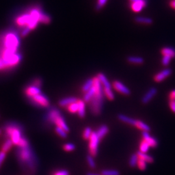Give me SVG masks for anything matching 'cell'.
I'll use <instances>...</instances> for the list:
<instances>
[{"mask_svg":"<svg viewBox=\"0 0 175 175\" xmlns=\"http://www.w3.org/2000/svg\"><path fill=\"white\" fill-rule=\"evenodd\" d=\"M31 29L29 28L28 27H25V28L23 29L22 31V33H21V35L22 36V37H25V36H27V34H28L29 33H30V31H31Z\"/></svg>","mask_w":175,"mask_h":175,"instance_id":"f35d334b","label":"cell"},{"mask_svg":"<svg viewBox=\"0 0 175 175\" xmlns=\"http://www.w3.org/2000/svg\"><path fill=\"white\" fill-rule=\"evenodd\" d=\"M102 175H120V173L115 169L104 170L102 171Z\"/></svg>","mask_w":175,"mask_h":175,"instance_id":"4dcf8cb0","label":"cell"},{"mask_svg":"<svg viewBox=\"0 0 175 175\" xmlns=\"http://www.w3.org/2000/svg\"><path fill=\"white\" fill-rule=\"evenodd\" d=\"M108 131H109L108 127L105 125H103L99 127L97 131H96V133L97 134L98 137L100 139H102L106 136L107 133L108 132Z\"/></svg>","mask_w":175,"mask_h":175,"instance_id":"ffe728a7","label":"cell"},{"mask_svg":"<svg viewBox=\"0 0 175 175\" xmlns=\"http://www.w3.org/2000/svg\"><path fill=\"white\" fill-rule=\"evenodd\" d=\"M93 85V79H88V80L86 81V82L84 84V85L82 86V90L83 92H87L91 87H92Z\"/></svg>","mask_w":175,"mask_h":175,"instance_id":"d4e9b609","label":"cell"},{"mask_svg":"<svg viewBox=\"0 0 175 175\" xmlns=\"http://www.w3.org/2000/svg\"><path fill=\"white\" fill-rule=\"evenodd\" d=\"M169 5L171 6V7L173 8V9H175V0H173V1H171L169 3Z\"/></svg>","mask_w":175,"mask_h":175,"instance_id":"ee69618b","label":"cell"},{"mask_svg":"<svg viewBox=\"0 0 175 175\" xmlns=\"http://www.w3.org/2000/svg\"><path fill=\"white\" fill-rule=\"evenodd\" d=\"M77 101H78L77 99H76L74 97H70L62 99L61 100L59 101L58 104L62 107H66L67 106H69L70 105L72 104V103L76 102Z\"/></svg>","mask_w":175,"mask_h":175,"instance_id":"9a60e30c","label":"cell"},{"mask_svg":"<svg viewBox=\"0 0 175 175\" xmlns=\"http://www.w3.org/2000/svg\"><path fill=\"white\" fill-rule=\"evenodd\" d=\"M29 99L37 106H41L43 107V108H47V107L49 106L50 103L49 99L42 93L29 97Z\"/></svg>","mask_w":175,"mask_h":175,"instance_id":"ba28073f","label":"cell"},{"mask_svg":"<svg viewBox=\"0 0 175 175\" xmlns=\"http://www.w3.org/2000/svg\"><path fill=\"white\" fill-rule=\"evenodd\" d=\"M103 92H104V95L109 99V100L110 101L114 100L115 98V95L112 90V88L103 87Z\"/></svg>","mask_w":175,"mask_h":175,"instance_id":"cb8c5ba5","label":"cell"},{"mask_svg":"<svg viewBox=\"0 0 175 175\" xmlns=\"http://www.w3.org/2000/svg\"><path fill=\"white\" fill-rule=\"evenodd\" d=\"M95 92V86L93 85L92 87H91V88L87 91V92L85 93L84 95V98H83L84 99V101L88 103L89 101L91 100V99L93 96Z\"/></svg>","mask_w":175,"mask_h":175,"instance_id":"603a6c76","label":"cell"},{"mask_svg":"<svg viewBox=\"0 0 175 175\" xmlns=\"http://www.w3.org/2000/svg\"><path fill=\"white\" fill-rule=\"evenodd\" d=\"M77 102L79 105V108H78V112H77L79 116L81 118L85 117L86 115L85 102L82 100H78Z\"/></svg>","mask_w":175,"mask_h":175,"instance_id":"ac0fdd59","label":"cell"},{"mask_svg":"<svg viewBox=\"0 0 175 175\" xmlns=\"http://www.w3.org/2000/svg\"><path fill=\"white\" fill-rule=\"evenodd\" d=\"M171 58L169 57H168V56H163V58L162 59V65L163 66H168L170 62H171Z\"/></svg>","mask_w":175,"mask_h":175,"instance_id":"e575fe53","label":"cell"},{"mask_svg":"<svg viewBox=\"0 0 175 175\" xmlns=\"http://www.w3.org/2000/svg\"><path fill=\"white\" fill-rule=\"evenodd\" d=\"M86 175H102V174H97V173H87Z\"/></svg>","mask_w":175,"mask_h":175,"instance_id":"f6af8a7d","label":"cell"},{"mask_svg":"<svg viewBox=\"0 0 175 175\" xmlns=\"http://www.w3.org/2000/svg\"><path fill=\"white\" fill-rule=\"evenodd\" d=\"M130 8L134 13H140L146 7L148 0H130Z\"/></svg>","mask_w":175,"mask_h":175,"instance_id":"9c48e42d","label":"cell"},{"mask_svg":"<svg viewBox=\"0 0 175 175\" xmlns=\"http://www.w3.org/2000/svg\"><path fill=\"white\" fill-rule=\"evenodd\" d=\"M117 117L121 121L126 123L127 124H129L130 125L136 126L138 129H140L143 131H145V132H149L150 130V127L148 125L146 124L145 122L142 121L136 120V119L131 118L123 114H119L117 116Z\"/></svg>","mask_w":175,"mask_h":175,"instance_id":"8992f818","label":"cell"},{"mask_svg":"<svg viewBox=\"0 0 175 175\" xmlns=\"http://www.w3.org/2000/svg\"><path fill=\"white\" fill-rule=\"evenodd\" d=\"M3 47L17 52L19 47V36L14 31H10L3 36Z\"/></svg>","mask_w":175,"mask_h":175,"instance_id":"277c9868","label":"cell"},{"mask_svg":"<svg viewBox=\"0 0 175 175\" xmlns=\"http://www.w3.org/2000/svg\"><path fill=\"white\" fill-rule=\"evenodd\" d=\"M42 84V79H40V78L35 79L34 80V81H33V86H35L38 87V88L41 87Z\"/></svg>","mask_w":175,"mask_h":175,"instance_id":"74e56055","label":"cell"},{"mask_svg":"<svg viewBox=\"0 0 175 175\" xmlns=\"http://www.w3.org/2000/svg\"><path fill=\"white\" fill-rule=\"evenodd\" d=\"M45 118L46 121L53 123V124L57 125V126L61 127L62 129H64L67 132H68L70 131L69 126H67L64 119L62 114L58 109L55 108H50L46 114Z\"/></svg>","mask_w":175,"mask_h":175,"instance_id":"5b68a950","label":"cell"},{"mask_svg":"<svg viewBox=\"0 0 175 175\" xmlns=\"http://www.w3.org/2000/svg\"><path fill=\"white\" fill-rule=\"evenodd\" d=\"M75 149V146L73 144L68 143L64 145V149L66 151H72Z\"/></svg>","mask_w":175,"mask_h":175,"instance_id":"8d00e7d4","label":"cell"},{"mask_svg":"<svg viewBox=\"0 0 175 175\" xmlns=\"http://www.w3.org/2000/svg\"><path fill=\"white\" fill-rule=\"evenodd\" d=\"M1 134H2V130L1 129H0V135H1Z\"/></svg>","mask_w":175,"mask_h":175,"instance_id":"bcb514c9","label":"cell"},{"mask_svg":"<svg viewBox=\"0 0 175 175\" xmlns=\"http://www.w3.org/2000/svg\"><path fill=\"white\" fill-rule=\"evenodd\" d=\"M55 130H56V132H57V133L60 136H61V138H67V132L66 131L64 130V129H62L61 127H60V126H57V127L56 128H55Z\"/></svg>","mask_w":175,"mask_h":175,"instance_id":"f546056e","label":"cell"},{"mask_svg":"<svg viewBox=\"0 0 175 175\" xmlns=\"http://www.w3.org/2000/svg\"><path fill=\"white\" fill-rule=\"evenodd\" d=\"M54 175H69V172L66 170H61L57 171L54 174Z\"/></svg>","mask_w":175,"mask_h":175,"instance_id":"b9f144b4","label":"cell"},{"mask_svg":"<svg viewBox=\"0 0 175 175\" xmlns=\"http://www.w3.org/2000/svg\"><path fill=\"white\" fill-rule=\"evenodd\" d=\"M169 105L171 110L175 114V100H169Z\"/></svg>","mask_w":175,"mask_h":175,"instance_id":"ab89813d","label":"cell"},{"mask_svg":"<svg viewBox=\"0 0 175 175\" xmlns=\"http://www.w3.org/2000/svg\"><path fill=\"white\" fill-rule=\"evenodd\" d=\"M78 108H79V105L78 102H73L72 104L70 105L69 106H67V110H69V112L71 113L75 114L78 112Z\"/></svg>","mask_w":175,"mask_h":175,"instance_id":"83f0119b","label":"cell"},{"mask_svg":"<svg viewBox=\"0 0 175 175\" xmlns=\"http://www.w3.org/2000/svg\"><path fill=\"white\" fill-rule=\"evenodd\" d=\"M157 92L158 90L156 88L151 87L141 98V102L144 105L148 104V103L154 98L155 95H156Z\"/></svg>","mask_w":175,"mask_h":175,"instance_id":"7c38bea8","label":"cell"},{"mask_svg":"<svg viewBox=\"0 0 175 175\" xmlns=\"http://www.w3.org/2000/svg\"><path fill=\"white\" fill-rule=\"evenodd\" d=\"M137 165L138 167V168L140 169V170L144 171V170L146 169L147 167V163L145 161L141 160V159L139 158V160L138 162Z\"/></svg>","mask_w":175,"mask_h":175,"instance_id":"d6a6232c","label":"cell"},{"mask_svg":"<svg viewBox=\"0 0 175 175\" xmlns=\"http://www.w3.org/2000/svg\"><path fill=\"white\" fill-rule=\"evenodd\" d=\"M150 148V146L149 145L147 144V143L144 140L141 142V144L140 146V152L141 153H146L147 151L149 150Z\"/></svg>","mask_w":175,"mask_h":175,"instance_id":"f1b7e54d","label":"cell"},{"mask_svg":"<svg viewBox=\"0 0 175 175\" xmlns=\"http://www.w3.org/2000/svg\"><path fill=\"white\" fill-rule=\"evenodd\" d=\"M98 79H99V81L101 82L102 85L103 86L104 88H112V86H111V84L110 82L108 81V79H107L106 77L105 76V74H103L102 73H99L97 76Z\"/></svg>","mask_w":175,"mask_h":175,"instance_id":"d6986e66","label":"cell"},{"mask_svg":"<svg viewBox=\"0 0 175 175\" xmlns=\"http://www.w3.org/2000/svg\"><path fill=\"white\" fill-rule=\"evenodd\" d=\"M93 156H91V155H88L87 156V161L88 163V165L91 169H95V167H96V164H95V162L94 161V159L93 158Z\"/></svg>","mask_w":175,"mask_h":175,"instance_id":"1f68e13d","label":"cell"},{"mask_svg":"<svg viewBox=\"0 0 175 175\" xmlns=\"http://www.w3.org/2000/svg\"><path fill=\"white\" fill-rule=\"evenodd\" d=\"M100 140L96 132H92L89 139V152L92 156H96L98 153V147Z\"/></svg>","mask_w":175,"mask_h":175,"instance_id":"52a82bcc","label":"cell"},{"mask_svg":"<svg viewBox=\"0 0 175 175\" xmlns=\"http://www.w3.org/2000/svg\"><path fill=\"white\" fill-rule=\"evenodd\" d=\"M139 160V157L137 154H132V156L130 158L129 160V165L131 168H134L138 164V162Z\"/></svg>","mask_w":175,"mask_h":175,"instance_id":"4316f807","label":"cell"},{"mask_svg":"<svg viewBox=\"0 0 175 175\" xmlns=\"http://www.w3.org/2000/svg\"><path fill=\"white\" fill-rule=\"evenodd\" d=\"M172 72L173 71L171 68H165L154 75L153 77L154 81L156 82H161L169 77Z\"/></svg>","mask_w":175,"mask_h":175,"instance_id":"30bf717a","label":"cell"},{"mask_svg":"<svg viewBox=\"0 0 175 175\" xmlns=\"http://www.w3.org/2000/svg\"><path fill=\"white\" fill-rule=\"evenodd\" d=\"M112 86L117 91L123 95H129L130 94V90L129 89V88H127L124 84H123L121 81H114L112 83Z\"/></svg>","mask_w":175,"mask_h":175,"instance_id":"8fae6325","label":"cell"},{"mask_svg":"<svg viewBox=\"0 0 175 175\" xmlns=\"http://www.w3.org/2000/svg\"><path fill=\"white\" fill-rule=\"evenodd\" d=\"M142 136L145 140L150 146V147H156L158 146V141L154 138L150 136L149 132H145L143 131Z\"/></svg>","mask_w":175,"mask_h":175,"instance_id":"4fadbf2b","label":"cell"},{"mask_svg":"<svg viewBox=\"0 0 175 175\" xmlns=\"http://www.w3.org/2000/svg\"><path fill=\"white\" fill-rule=\"evenodd\" d=\"M127 61L131 64H142L144 62V59L141 57H135V56H130L127 58Z\"/></svg>","mask_w":175,"mask_h":175,"instance_id":"44dd1931","label":"cell"},{"mask_svg":"<svg viewBox=\"0 0 175 175\" xmlns=\"http://www.w3.org/2000/svg\"><path fill=\"white\" fill-rule=\"evenodd\" d=\"M169 100H175V89L170 91L169 94Z\"/></svg>","mask_w":175,"mask_h":175,"instance_id":"7bdbcfd3","label":"cell"},{"mask_svg":"<svg viewBox=\"0 0 175 175\" xmlns=\"http://www.w3.org/2000/svg\"><path fill=\"white\" fill-rule=\"evenodd\" d=\"M93 80L95 92L92 98L89 101L88 105L91 112L95 116H98L102 112L104 92H103L102 85L98 77H93Z\"/></svg>","mask_w":175,"mask_h":175,"instance_id":"7a4b0ae2","label":"cell"},{"mask_svg":"<svg viewBox=\"0 0 175 175\" xmlns=\"http://www.w3.org/2000/svg\"><path fill=\"white\" fill-rule=\"evenodd\" d=\"M4 129L5 131L6 136L10 139L13 144L18 145L21 139L23 136V128L19 123L10 121L6 123Z\"/></svg>","mask_w":175,"mask_h":175,"instance_id":"3957f363","label":"cell"},{"mask_svg":"<svg viewBox=\"0 0 175 175\" xmlns=\"http://www.w3.org/2000/svg\"><path fill=\"white\" fill-rule=\"evenodd\" d=\"M25 93L27 96L29 98L34 96L35 95L40 93L41 90L40 89V88L32 85L26 88L25 90Z\"/></svg>","mask_w":175,"mask_h":175,"instance_id":"5bb4252c","label":"cell"},{"mask_svg":"<svg viewBox=\"0 0 175 175\" xmlns=\"http://www.w3.org/2000/svg\"><path fill=\"white\" fill-rule=\"evenodd\" d=\"M16 156L22 168L26 171L34 173L38 168V159L30 145L18 147Z\"/></svg>","mask_w":175,"mask_h":175,"instance_id":"6da1fadb","label":"cell"},{"mask_svg":"<svg viewBox=\"0 0 175 175\" xmlns=\"http://www.w3.org/2000/svg\"><path fill=\"white\" fill-rule=\"evenodd\" d=\"M13 141H11L10 139L9 138H8L7 140L5 141V143H4V144L2 146V151H3V152H5V153H7L9 151L10 148L12 147V146H13Z\"/></svg>","mask_w":175,"mask_h":175,"instance_id":"484cf974","label":"cell"},{"mask_svg":"<svg viewBox=\"0 0 175 175\" xmlns=\"http://www.w3.org/2000/svg\"><path fill=\"white\" fill-rule=\"evenodd\" d=\"M107 1H108V0H98L97 4L96 5V10H101L102 8L106 5Z\"/></svg>","mask_w":175,"mask_h":175,"instance_id":"d590c367","label":"cell"},{"mask_svg":"<svg viewBox=\"0 0 175 175\" xmlns=\"http://www.w3.org/2000/svg\"><path fill=\"white\" fill-rule=\"evenodd\" d=\"M136 154H138L139 158L145 161L147 163H153L154 162V158L151 156H150V155L147 154L146 153H144L140 152V151H138Z\"/></svg>","mask_w":175,"mask_h":175,"instance_id":"7402d4cb","label":"cell"},{"mask_svg":"<svg viewBox=\"0 0 175 175\" xmlns=\"http://www.w3.org/2000/svg\"><path fill=\"white\" fill-rule=\"evenodd\" d=\"M163 56H168L171 58H175V49L171 47H164L161 49Z\"/></svg>","mask_w":175,"mask_h":175,"instance_id":"2e32d148","label":"cell"},{"mask_svg":"<svg viewBox=\"0 0 175 175\" xmlns=\"http://www.w3.org/2000/svg\"><path fill=\"white\" fill-rule=\"evenodd\" d=\"M134 21L138 23H141V24H147L150 25L152 24L153 20L151 18L145 17V16H136L134 18Z\"/></svg>","mask_w":175,"mask_h":175,"instance_id":"e0dca14e","label":"cell"},{"mask_svg":"<svg viewBox=\"0 0 175 175\" xmlns=\"http://www.w3.org/2000/svg\"><path fill=\"white\" fill-rule=\"evenodd\" d=\"M91 133H92V131H91L90 127H86L84 131V133H83V138H84L85 140H89L91 135Z\"/></svg>","mask_w":175,"mask_h":175,"instance_id":"836d02e7","label":"cell"},{"mask_svg":"<svg viewBox=\"0 0 175 175\" xmlns=\"http://www.w3.org/2000/svg\"><path fill=\"white\" fill-rule=\"evenodd\" d=\"M6 157V153L3 152V151H1L0 152V167H1V164H3V162L5 160V158Z\"/></svg>","mask_w":175,"mask_h":175,"instance_id":"60d3db41","label":"cell"}]
</instances>
